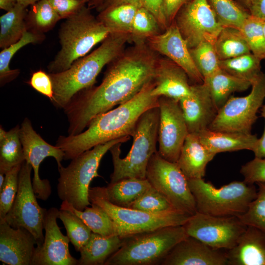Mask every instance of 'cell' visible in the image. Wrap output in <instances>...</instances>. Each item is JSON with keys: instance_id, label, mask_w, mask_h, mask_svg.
<instances>
[{"instance_id": "6da1fadb", "label": "cell", "mask_w": 265, "mask_h": 265, "mask_svg": "<svg viewBox=\"0 0 265 265\" xmlns=\"http://www.w3.org/2000/svg\"><path fill=\"white\" fill-rule=\"evenodd\" d=\"M155 53L145 42L134 43L109 63L99 85L74 95L63 108L68 135L81 133L94 117L132 99L152 81Z\"/></svg>"}, {"instance_id": "7a4b0ae2", "label": "cell", "mask_w": 265, "mask_h": 265, "mask_svg": "<svg viewBox=\"0 0 265 265\" xmlns=\"http://www.w3.org/2000/svg\"><path fill=\"white\" fill-rule=\"evenodd\" d=\"M154 86L152 80L132 99L97 115L81 133L59 136L55 145L63 151L64 159H72L98 145L132 136L140 116L149 109L159 106V97L151 94Z\"/></svg>"}, {"instance_id": "3957f363", "label": "cell", "mask_w": 265, "mask_h": 265, "mask_svg": "<svg viewBox=\"0 0 265 265\" xmlns=\"http://www.w3.org/2000/svg\"><path fill=\"white\" fill-rule=\"evenodd\" d=\"M131 41L129 34L110 33L98 48L76 60L66 70L49 73L54 92L53 104L63 109L77 93L93 86L104 67L117 58Z\"/></svg>"}, {"instance_id": "277c9868", "label": "cell", "mask_w": 265, "mask_h": 265, "mask_svg": "<svg viewBox=\"0 0 265 265\" xmlns=\"http://www.w3.org/2000/svg\"><path fill=\"white\" fill-rule=\"evenodd\" d=\"M88 6H84L61 25L59 31L61 48L48 66L49 73L66 70L110 34V30L92 14Z\"/></svg>"}, {"instance_id": "5b68a950", "label": "cell", "mask_w": 265, "mask_h": 265, "mask_svg": "<svg viewBox=\"0 0 265 265\" xmlns=\"http://www.w3.org/2000/svg\"><path fill=\"white\" fill-rule=\"evenodd\" d=\"M159 118L158 106L149 109L140 116L132 135V147L124 158H120L121 143L111 147L113 171L110 183L127 178L146 179L148 162L158 151Z\"/></svg>"}, {"instance_id": "8992f818", "label": "cell", "mask_w": 265, "mask_h": 265, "mask_svg": "<svg viewBox=\"0 0 265 265\" xmlns=\"http://www.w3.org/2000/svg\"><path fill=\"white\" fill-rule=\"evenodd\" d=\"M130 137L98 145L72 159L67 167L58 168L57 193L59 198L80 211L91 205L88 198L89 185L94 178L100 177L98 169L103 157L113 145L125 142Z\"/></svg>"}, {"instance_id": "52a82bcc", "label": "cell", "mask_w": 265, "mask_h": 265, "mask_svg": "<svg viewBox=\"0 0 265 265\" xmlns=\"http://www.w3.org/2000/svg\"><path fill=\"white\" fill-rule=\"evenodd\" d=\"M187 235L183 226H171L124 238L104 265H154L162 263Z\"/></svg>"}, {"instance_id": "ba28073f", "label": "cell", "mask_w": 265, "mask_h": 265, "mask_svg": "<svg viewBox=\"0 0 265 265\" xmlns=\"http://www.w3.org/2000/svg\"><path fill=\"white\" fill-rule=\"evenodd\" d=\"M187 180L195 200L197 212L213 216L242 215L257 193L254 184L244 180L235 181L218 188L203 178Z\"/></svg>"}, {"instance_id": "9c48e42d", "label": "cell", "mask_w": 265, "mask_h": 265, "mask_svg": "<svg viewBox=\"0 0 265 265\" xmlns=\"http://www.w3.org/2000/svg\"><path fill=\"white\" fill-rule=\"evenodd\" d=\"M88 198L91 204L102 208L111 218L121 238L164 227L183 226L190 216L178 211L152 213L115 205L108 200L106 187L90 188Z\"/></svg>"}, {"instance_id": "30bf717a", "label": "cell", "mask_w": 265, "mask_h": 265, "mask_svg": "<svg viewBox=\"0 0 265 265\" xmlns=\"http://www.w3.org/2000/svg\"><path fill=\"white\" fill-rule=\"evenodd\" d=\"M146 178L176 211L189 216L197 212L187 179L176 163L166 160L157 151L148 162Z\"/></svg>"}, {"instance_id": "8fae6325", "label": "cell", "mask_w": 265, "mask_h": 265, "mask_svg": "<svg viewBox=\"0 0 265 265\" xmlns=\"http://www.w3.org/2000/svg\"><path fill=\"white\" fill-rule=\"evenodd\" d=\"M247 96L230 97L220 108L209 129L217 132L251 133L259 109L265 99V73L262 72Z\"/></svg>"}, {"instance_id": "7c38bea8", "label": "cell", "mask_w": 265, "mask_h": 265, "mask_svg": "<svg viewBox=\"0 0 265 265\" xmlns=\"http://www.w3.org/2000/svg\"><path fill=\"white\" fill-rule=\"evenodd\" d=\"M31 165L25 161L19 175V186L13 205L4 219L14 228H24L30 232L40 247L44 240L43 230L47 209L40 206L33 189Z\"/></svg>"}, {"instance_id": "4fadbf2b", "label": "cell", "mask_w": 265, "mask_h": 265, "mask_svg": "<svg viewBox=\"0 0 265 265\" xmlns=\"http://www.w3.org/2000/svg\"><path fill=\"white\" fill-rule=\"evenodd\" d=\"M183 226L188 236L225 250L236 246L247 227L237 216H213L199 212L190 216Z\"/></svg>"}, {"instance_id": "5bb4252c", "label": "cell", "mask_w": 265, "mask_h": 265, "mask_svg": "<svg viewBox=\"0 0 265 265\" xmlns=\"http://www.w3.org/2000/svg\"><path fill=\"white\" fill-rule=\"evenodd\" d=\"M174 21L189 49L204 41L214 44L223 28L208 0H189Z\"/></svg>"}, {"instance_id": "9a60e30c", "label": "cell", "mask_w": 265, "mask_h": 265, "mask_svg": "<svg viewBox=\"0 0 265 265\" xmlns=\"http://www.w3.org/2000/svg\"><path fill=\"white\" fill-rule=\"evenodd\" d=\"M19 133L25 161L31 165L33 170V189L38 199L46 201L51 194V186L48 180L40 178V165L45 158L51 157L55 159L58 168L61 167L64 152L55 145L53 146L43 139L34 130L31 121L26 117L21 124Z\"/></svg>"}, {"instance_id": "2e32d148", "label": "cell", "mask_w": 265, "mask_h": 265, "mask_svg": "<svg viewBox=\"0 0 265 265\" xmlns=\"http://www.w3.org/2000/svg\"><path fill=\"white\" fill-rule=\"evenodd\" d=\"M159 154L166 160L176 163L188 134L179 103L172 99L159 98Z\"/></svg>"}, {"instance_id": "e0dca14e", "label": "cell", "mask_w": 265, "mask_h": 265, "mask_svg": "<svg viewBox=\"0 0 265 265\" xmlns=\"http://www.w3.org/2000/svg\"><path fill=\"white\" fill-rule=\"evenodd\" d=\"M59 211L54 207L47 210L44 242L40 247H36L32 265H78V260L70 253L68 237L62 234L57 224Z\"/></svg>"}, {"instance_id": "ac0fdd59", "label": "cell", "mask_w": 265, "mask_h": 265, "mask_svg": "<svg viewBox=\"0 0 265 265\" xmlns=\"http://www.w3.org/2000/svg\"><path fill=\"white\" fill-rule=\"evenodd\" d=\"M147 41L153 51L166 56L183 68L194 84L203 82V78L194 64L187 44L174 21L163 33Z\"/></svg>"}, {"instance_id": "d6986e66", "label": "cell", "mask_w": 265, "mask_h": 265, "mask_svg": "<svg viewBox=\"0 0 265 265\" xmlns=\"http://www.w3.org/2000/svg\"><path fill=\"white\" fill-rule=\"evenodd\" d=\"M37 245L26 229L14 228L0 218V261L8 265H32Z\"/></svg>"}, {"instance_id": "ffe728a7", "label": "cell", "mask_w": 265, "mask_h": 265, "mask_svg": "<svg viewBox=\"0 0 265 265\" xmlns=\"http://www.w3.org/2000/svg\"><path fill=\"white\" fill-rule=\"evenodd\" d=\"M188 236L169 252L162 265H228L226 251Z\"/></svg>"}, {"instance_id": "44dd1931", "label": "cell", "mask_w": 265, "mask_h": 265, "mask_svg": "<svg viewBox=\"0 0 265 265\" xmlns=\"http://www.w3.org/2000/svg\"><path fill=\"white\" fill-rule=\"evenodd\" d=\"M191 94L179 101L189 133L209 128L217 113L209 88L204 82L191 85Z\"/></svg>"}, {"instance_id": "7402d4cb", "label": "cell", "mask_w": 265, "mask_h": 265, "mask_svg": "<svg viewBox=\"0 0 265 265\" xmlns=\"http://www.w3.org/2000/svg\"><path fill=\"white\" fill-rule=\"evenodd\" d=\"M185 71L169 58H158L153 77V96L165 97L179 101L191 93Z\"/></svg>"}, {"instance_id": "603a6c76", "label": "cell", "mask_w": 265, "mask_h": 265, "mask_svg": "<svg viewBox=\"0 0 265 265\" xmlns=\"http://www.w3.org/2000/svg\"><path fill=\"white\" fill-rule=\"evenodd\" d=\"M227 255L228 265H265V229L247 226Z\"/></svg>"}, {"instance_id": "cb8c5ba5", "label": "cell", "mask_w": 265, "mask_h": 265, "mask_svg": "<svg viewBox=\"0 0 265 265\" xmlns=\"http://www.w3.org/2000/svg\"><path fill=\"white\" fill-rule=\"evenodd\" d=\"M216 155L201 143L197 133H189L176 163L187 180L203 178L207 164Z\"/></svg>"}, {"instance_id": "d4e9b609", "label": "cell", "mask_w": 265, "mask_h": 265, "mask_svg": "<svg viewBox=\"0 0 265 265\" xmlns=\"http://www.w3.org/2000/svg\"><path fill=\"white\" fill-rule=\"evenodd\" d=\"M201 143L211 152L216 154L241 150L252 151L258 140L256 134L204 130L197 133Z\"/></svg>"}, {"instance_id": "484cf974", "label": "cell", "mask_w": 265, "mask_h": 265, "mask_svg": "<svg viewBox=\"0 0 265 265\" xmlns=\"http://www.w3.org/2000/svg\"><path fill=\"white\" fill-rule=\"evenodd\" d=\"M122 239L118 235L104 236L92 233L80 251L78 265H103L121 247Z\"/></svg>"}, {"instance_id": "4316f807", "label": "cell", "mask_w": 265, "mask_h": 265, "mask_svg": "<svg viewBox=\"0 0 265 265\" xmlns=\"http://www.w3.org/2000/svg\"><path fill=\"white\" fill-rule=\"evenodd\" d=\"M208 86L214 105L218 111L232 93L247 90L251 83L234 77L221 69L204 79Z\"/></svg>"}, {"instance_id": "83f0119b", "label": "cell", "mask_w": 265, "mask_h": 265, "mask_svg": "<svg viewBox=\"0 0 265 265\" xmlns=\"http://www.w3.org/2000/svg\"><path fill=\"white\" fill-rule=\"evenodd\" d=\"M26 7L17 3L0 17V47L2 49L19 41L28 30Z\"/></svg>"}, {"instance_id": "f1b7e54d", "label": "cell", "mask_w": 265, "mask_h": 265, "mask_svg": "<svg viewBox=\"0 0 265 265\" xmlns=\"http://www.w3.org/2000/svg\"><path fill=\"white\" fill-rule=\"evenodd\" d=\"M19 125L6 132L0 127V173L5 174L15 166L22 164L25 158L20 137Z\"/></svg>"}, {"instance_id": "f546056e", "label": "cell", "mask_w": 265, "mask_h": 265, "mask_svg": "<svg viewBox=\"0 0 265 265\" xmlns=\"http://www.w3.org/2000/svg\"><path fill=\"white\" fill-rule=\"evenodd\" d=\"M151 186L146 178H127L109 183L106 188L110 202L120 207L129 208Z\"/></svg>"}, {"instance_id": "4dcf8cb0", "label": "cell", "mask_w": 265, "mask_h": 265, "mask_svg": "<svg viewBox=\"0 0 265 265\" xmlns=\"http://www.w3.org/2000/svg\"><path fill=\"white\" fill-rule=\"evenodd\" d=\"M60 209L68 210L79 216L93 233L104 236L116 235L113 221L108 215L97 205L91 204L83 211L75 208L66 201H62Z\"/></svg>"}, {"instance_id": "1f68e13d", "label": "cell", "mask_w": 265, "mask_h": 265, "mask_svg": "<svg viewBox=\"0 0 265 265\" xmlns=\"http://www.w3.org/2000/svg\"><path fill=\"white\" fill-rule=\"evenodd\" d=\"M139 7L131 3L111 6L99 12L97 18L111 33L130 35L133 20Z\"/></svg>"}, {"instance_id": "d6a6232c", "label": "cell", "mask_w": 265, "mask_h": 265, "mask_svg": "<svg viewBox=\"0 0 265 265\" xmlns=\"http://www.w3.org/2000/svg\"><path fill=\"white\" fill-rule=\"evenodd\" d=\"M213 46L219 60L251 53L240 30L232 27L222 28Z\"/></svg>"}, {"instance_id": "836d02e7", "label": "cell", "mask_w": 265, "mask_h": 265, "mask_svg": "<svg viewBox=\"0 0 265 265\" xmlns=\"http://www.w3.org/2000/svg\"><path fill=\"white\" fill-rule=\"evenodd\" d=\"M45 38L43 34L29 30L26 31L17 42L5 48L0 53V84L1 86L11 82L19 75V69H11L10 62L15 54L21 48L29 44L40 42Z\"/></svg>"}, {"instance_id": "e575fe53", "label": "cell", "mask_w": 265, "mask_h": 265, "mask_svg": "<svg viewBox=\"0 0 265 265\" xmlns=\"http://www.w3.org/2000/svg\"><path fill=\"white\" fill-rule=\"evenodd\" d=\"M261 61L250 53L219 60V67L230 75L249 81L252 85L262 73Z\"/></svg>"}, {"instance_id": "d590c367", "label": "cell", "mask_w": 265, "mask_h": 265, "mask_svg": "<svg viewBox=\"0 0 265 265\" xmlns=\"http://www.w3.org/2000/svg\"><path fill=\"white\" fill-rule=\"evenodd\" d=\"M221 26L240 29L250 16L248 10L234 0H208Z\"/></svg>"}, {"instance_id": "8d00e7d4", "label": "cell", "mask_w": 265, "mask_h": 265, "mask_svg": "<svg viewBox=\"0 0 265 265\" xmlns=\"http://www.w3.org/2000/svg\"><path fill=\"white\" fill-rule=\"evenodd\" d=\"M60 19L49 0L31 5L26 18L28 30L41 34L51 30Z\"/></svg>"}, {"instance_id": "74e56055", "label": "cell", "mask_w": 265, "mask_h": 265, "mask_svg": "<svg viewBox=\"0 0 265 265\" xmlns=\"http://www.w3.org/2000/svg\"><path fill=\"white\" fill-rule=\"evenodd\" d=\"M58 218L62 222L75 250L80 252L89 239L92 231L79 216L68 210L59 209Z\"/></svg>"}, {"instance_id": "f35d334b", "label": "cell", "mask_w": 265, "mask_h": 265, "mask_svg": "<svg viewBox=\"0 0 265 265\" xmlns=\"http://www.w3.org/2000/svg\"><path fill=\"white\" fill-rule=\"evenodd\" d=\"M162 29L155 16L143 6L139 7L134 16L130 32L131 41L145 42L160 33Z\"/></svg>"}, {"instance_id": "ab89813d", "label": "cell", "mask_w": 265, "mask_h": 265, "mask_svg": "<svg viewBox=\"0 0 265 265\" xmlns=\"http://www.w3.org/2000/svg\"><path fill=\"white\" fill-rule=\"evenodd\" d=\"M189 51L198 71L203 80L219 70V59L213 44L208 41L200 43Z\"/></svg>"}, {"instance_id": "60d3db41", "label": "cell", "mask_w": 265, "mask_h": 265, "mask_svg": "<svg viewBox=\"0 0 265 265\" xmlns=\"http://www.w3.org/2000/svg\"><path fill=\"white\" fill-rule=\"evenodd\" d=\"M263 25L262 20L250 15L239 29L251 53L261 60H265V36Z\"/></svg>"}, {"instance_id": "b9f144b4", "label": "cell", "mask_w": 265, "mask_h": 265, "mask_svg": "<svg viewBox=\"0 0 265 265\" xmlns=\"http://www.w3.org/2000/svg\"><path fill=\"white\" fill-rule=\"evenodd\" d=\"M129 208L152 213L177 211L159 192L152 186L136 199Z\"/></svg>"}, {"instance_id": "7bdbcfd3", "label": "cell", "mask_w": 265, "mask_h": 265, "mask_svg": "<svg viewBox=\"0 0 265 265\" xmlns=\"http://www.w3.org/2000/svg\"><path fill=\"white\" fill-rule=\"evenodd\" d=\"M22 164L14 166L5 174L4 182L0 189V218L5 217L14 202L18 190Z\"/></svg>"}, {"instance_id": "ee69618b", "label": "cell", "mask_w": 265, "mask_h": 265, "mask_svg": "<svg viewBox=\"0 0 265 265\" xmlns=\"http://www.w3.org/2000/svg\"><path fill=\"white\" fill-rule=\"evenodd\" d=\"M256 198L251 203L246 212L238 217L247 226L265 229V183H258Z\"/></svg>"}, {"instance_id": "f6af8a7d", "label": "cell", "mask_w": 265, "mask_h": 265, "mask_svg": "<svg viewBox=\"0 0 265 265\" xmlns=\"http://www.w3.org/2000/svg\"><path fill=\"white\" fill-rule=\"evenodd\" d=\"M240 172L248 184L265 183V159L255 157L241 166Z\"/></svg>"}, {"instance_id": "bcb514c9", "label": "cell", "mask_w": 265, "mask_h": 265, "mask_svg": "<svg viewBox=\"0 0 265 265\" xmlns=\"http://www.w3.org/2000/svg\"><path fill=\"white\" fill-rule=\"evenodd\" d=\"M28 83L36 91L48 97L53 98V90L51 77L48 74L40 70L32 73Z\"/></svg>"}, {"instance_id": "7dc6e473", "label": "cell", "mask_w": 265, "mask_h": 265, "mask_svg": "<svg viewBox=\"0 0 265 265\" xmlns=\"http://www.w3.org/2000/svg\"><path fill=\"white\" fill-rule=\"evenodd\" d=\"M61 19H67L87 4L89 0H49Z\"/></svg>"}, {"instance_id": "c3c4849f", "label": "cell", "mask_w": 265, "mask_h": 265, "mask_svg": "<svg viewBox=\"0 0 265 265\" xmlns=\"http://www.w3.org/2000/svg\"><path fill=\"white\" fill-rule=\"evenodd\" d=\"M141 2L142 6L155 16L162 30L169 26L164 13L162 0H141Z\"/></svg>"}, {"instance_id": "681fc988", "label": "cell", "mask_w": 265, "mask_h": 265, "mask_svg": "<svg viewBox=\"0 0 265 265\" xmlns=\"http://www.w3.org/2000/svg\"><path fill=\"white\" fill-rule=\"evenodd\" d=\"M189 0H162L165 17L168 26L174 20L181 9Z\"/></svg>"}, {"instance_id": "f907efd6", "label": "cell", "mask_w": 265, "mask_h": 265, "mask_svg": "<svg viewBox=\"0 0 265 265\" xmlns=\"http://www.w3.org/2000/svg\"><path fill=\"white\" fill-rule=\"evenodd\" d=\"M248 10L252 16L265 22V0H254Z\"/></svg>"}, {"instance_id": "816d5d0a", "label": "cell", "mask_w": 265, "mask_h": 265, "mask_svg": "<svg viewBox=\"0 0 265 265\" xmlns=\"http://www.w3.org/2000/svg\"><path fill=\"white\" fill-rule=\"evenodd\" d=\"M131 3L141 6V0H104L102 3L96 9L99 12L106 8L122 4Z\"/></svg>"}, {"instance_id": "f5cc1de1", "label": "cell", "mask_w": 265, "mask_h": 265, "mask_svg": "<svg viewBox=\"0 0 265 265\" xmlns=\"http://www.w3.org/2000/svg\"><path fill=\"white\" fill-rule=\"evenodd\" d=\"M255 157L265 159V124L262 136L258 138L253 150Z\"/></svg>"}, {"instance_id": "db71d44e", "label": "cell", "mask_w": 265, "mask_h": 265, "mask_svg": "<svg viewBox=\"0 0 265 265\" xmlns=\"http://www.w3.org/2000/svg\"><path fill=\"white\" fill-rule=\"evenodd\" d=\"M17 3V0H0V8L7 11L13 8Z\"/></svg>"}, {"instance_id": "11a10c76", "label": "cell", "mask_w": 265, "mask_h": 265, "mask_svg": "<svg viewBox=\"0 0 265 265\" xmlns=\"http://www.w3.org/2000/svg\"><path fill=\"white\" fill-rule=\"evenodd\" d=\"M104 0H89L87 6L90 9H97L103 2Z\"/></svg>"}, {"instance_id": "9f6ffc18", "label": "cell", "mask_w": 265, "mask_h": 265, "mask_svg": "<svg viewBox=\"0 0 265 265\" xmlns=\"http://www.w3.org/2000/svg\"><path fill=\"white\" fill-rule=\"evenodd\" d=\"M40 0H17V2L27 7Z\"/></svg>"}, {"instance_id": "6f0895ef", "label": "cell", "mask_w": 265, "mask_h": 265, "mask_svg": "<svg viewBox=\"0 0 265 265\" xmlns=\"http://www.w3.org/2000/svg\"><path fill=\"white\" fill-rule=\"evenodd\" d=\"M254 0H236L239 4L242 6L247 9V10L254 1Z\"/></svg>"}, {"instance_id": "680465c9", "label": "cell", "mask_w": 265, "mask_h": 265, "mask_svg": "<svg viewBox=\"0 0 265 265\" xmlns=\"http://www.w3.org/2000/svg\"><path fill=\"white\" fill-rule=\"evenodd\" d=\"M5 180V174L0 173V189L2 187Z\"/></svg>"}, {"instance_id": "91938a15", "label": "cell", "mask_w": 265, "mask_h": 265, "mask_svg": "<svg viewBox=\"0 0 265 265\" xmlns=\"http://www.w3.org/2000/svg\"><path fill=\"white\" fill-rule=\"evenodd\" d=\"M261 116L265 119V105L262 106Z\"/></svg>"}, {"instance_id": "94428289", "label": "cell", "mask_w": 265, "mask_h": 265, "mask_svg": "<svg viewBox=\"0 0 265 265\" xmlns=\"http://www.w3.org/2000/svg\"><path fill=\"white\" fill-rule=\"evenodd\" d=\"M263 30H264V34H265V22L263 21Z\"/></svg>"}]
</instances>
